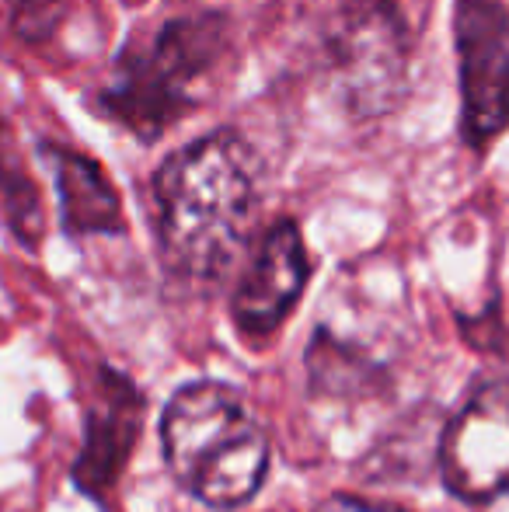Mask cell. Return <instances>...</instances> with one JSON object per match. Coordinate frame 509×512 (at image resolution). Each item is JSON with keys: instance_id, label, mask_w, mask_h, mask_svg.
<instances>
[{"instance_id": "4", "label": "cell", "mask_w": 509, "mask_h": 512, "mask_svg": "<svg viewBox=\"0 0 509 512\" xmlns=\"http://www.w3.org/2000/svg\"><path fill=\"white\" fill-rule=\"evenodd\" d=\"M426 0H339L335 4L332 70L360 115H381L405 95L408 60Z\"/></svg>"}, {"instance_id": "6", "label": "cell", "mask_w": 509, "mask_h": 512, "mask_svg": "<svg viewBox=\"0 0 509 512\" xmlns=\"http://www.w3.org/2000/svg\"><path fill=\"white\" fill-rule=\"evenodd\" d=\"M443 485L464 502L509 492V380L478 387L440 439Z\"/></svg>"}, {"instance_id": "2", "label": "cell", "mask_w": 509, "mask_h": 512, "mask_svg": "<svg viewBox=\"0 0 509 512\" xmlns=\"http://www.w3.org/2000/svg\"><path fill=\"white\" fill-rule=\"evenodd\" d=\"M171 478L213 509L252 502L269 471V436L234 387L199 380L171 398L161 418Z\"/></svg>"}, {"instance_id": "8", "label": "cell", "mask_w": 509, "mask_h": 512, "mask_svg": "<svg viewBox=\"0 0 509 512\" xmlns=\"http://www.w3.org/2000/svg\"><path fill=\"white\" fill-rule=\"evenodd\" d=\"M307 279H311V258H307L297 223H272L231 300V314L241 335H272L297 307Z\"/></svg>"}, {"instance_id": "5", "label": "cell", "mask_w": 509, "mask_h": 512, "mask_svg": "<svg viewBox=\"0 0 509 512\" xmlns=\"http://www.w3.org/2000/svg\"><path fill=\"white\" fill-rule=\"evenodd\" d=\"M454 39L461 60V129L489 147L509 126V7L506 0H457Z\"/></svg>"}, {"instance_id": "1", "label": "cell", "mask_w": 509, "mask_h": 512, "mask_svg": "<svg viewBox=\"0 0 509 512\" xmlns=\"http://www.w3.org/2000/svg\"><path fill=\"white\" fill-rule=\"evenodd\" d=\"M157 241L168 269L217 279L245 248L255 216V161L231 129L185 143L154 175Z\"/></svg>"}, {"instance_id": "3", "label": "cell", "mask_w": 509, "mask_h": 512, "mask_svg": "<svg viewBox=\"0 0 509 512\" xmlns=\"http://www.w3.org/2000/svg\"><path fill=\"white\" fill-rule=\"evenodd\" d=\"M224 49L227 25L220 14L164 21L119 53L98 108L129 133L154 140L196 108V84L217 70Z\"/></svg>"}, {"instance_id": "7", "label": "cell", "mask_w": 509, "mask_h": 512, "mask_svg": "<svg viewBox=\"0 0 509 512\" xmlns=\"http://www.w3.org/2000/svg\"><path fill=\"white\" fill-rule=\"evenodd\" d=\"M143 425V394L129 377L112 366L98 370L95 398L84 415L81 453L74 460V485L91 499H109V492L123 478L129 453L136 450Z\"/></svg>"}, {"instance_id": "10", "label": "cell", "mask_w": 509, "mask_h": 512, "mask_svg": "<svg viewBox=\"0 0 509 512\" xmlns=\"http://www.w3.org/2000/svg\"><path fill=\"white\" fill-rule=\"evenodd\" d=\"M0 220L25 248H39L46 234V209H42L39 185L21 154V143L7 119H0Z\"/></svg>"}, {"instance_id": "11", "label": "cell", "mask_w": 509, "mask_h": 512, "mask_svg": "<svg viewBox=\"0 0 509 512\" xmlns=\"http://www.w3.org/2000/svg\"><path fill=\"white\" fill-rule=\"evenodd\" d=\"M11 4H14V25H18V32L25 39L39 42L56 28L63 0H11Z\"/></svg>"}, {"instance_id": "9", "label": "cell", "mask_w": 509, "mask_h": 512, "mask_svg": "<svg viewBox=\"0 0 509 512\" xmlns=\"http://www.w3.org/2000/svg\"><path fill=\"white\" fill-rule=\"evenodd\" d=\"M42 157H49L53 164L56 192H60V223L70 237L123 230V199L95 157L70 147H49V143H42Z\"/></svg>"}, {"instance_id": "12", "label": "cell", "mask_w": 509, "mask_h": 512, "mask_svg": "<svg viewBox=\"0 0 509 512\" xmlns=\"http://www.w3.org/2000/svg\"><path fill=\"white\" fill-rule=\"evenodd\" d=\"M321 512H401L391 506H374V502H363V499H349V495H339V499L325 502Z\"/></svg>"}]
</instances>
